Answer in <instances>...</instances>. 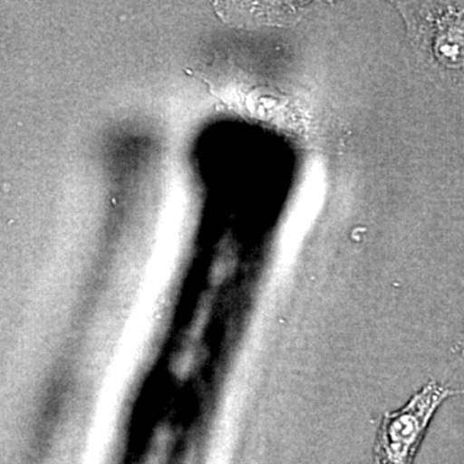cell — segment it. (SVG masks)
Listing matches in <instances>:
<instances>
[{
  "label": "cell",
  "mask_w": 464,
  "mask_h": 464,
  "mask_svg": "<svg viewBox=\"0 0 464 464\" xmlns=\"http://www.w3.org/2000/svg\"><path fill=\"white\" fill-rule=\"evenodd\" d=\"M456 391L431 381L398 413L387 415L375 448V464H411L430 420Z\"/></svg>",
  "instance_id": "cell-1"
},
{
  "label": "cell",
  "mask_w": 464,
  "mask_h": 464,
  "mask_svg": "<svg viewBox=\"0 0 464 464\" xmlns=\"http://www.w3.org/2000/svg\"><path fill=\"white\" fill-rule=\"evenodd\" d=\"M414 9V34L430 61L464 75V3H424Z\"/></svg>",
  "instance_id": "cell-2"
}]
</instances>
